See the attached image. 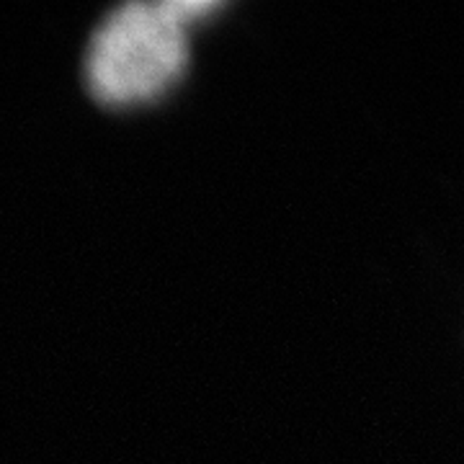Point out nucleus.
Returning a JSON list of instances; mask_svg holds the SVG:
<instances>
[{"mask_svg": "<svg viewBox=\"0 0 464 464\" xmlns=\"http://www.w3.org/2000/svg\"><path fill=\"white\" fill-rule=\"evenodd\" d=\"M173 3H127L96 26L85 52V85L99 103L130 106L158 99L188 63Z\"/></svg>", "mask_w": 464, "mask_h": 464, "instance_id": "nucleus-1", "label": "nucleus"}]
</instances>
